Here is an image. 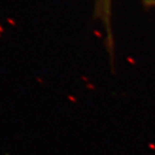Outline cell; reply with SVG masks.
Segmentation results:
<instances>
[{"instance_id":"obj_1","label":"cell","mask_w":155,"mask_h":155,"mask_svg":"<svg viewBox=\"0 0 155 155\" xmlns=\"http://www.w3.org/2000/svg\"><path fill=\"white\" fill-rule=\"evenodd\" d=\"M96 16L103 22L106 29L108 42L112 47L111 35V0H97L96 1Z\"/></svg>"},{"instance_id":"obj_2","label":"cell","mask_w":155,"mask_h":155,"mask_svg":"<svg viewBox=\"0 0 155 155\" xmlns=\"http://www.w3.org/2000/svg\"><path fill=\"white\" fill-rule=\"evenodd\" d=\"M146 3L150 5H155V0H146Z\"/></svg>"}]
</instances>
